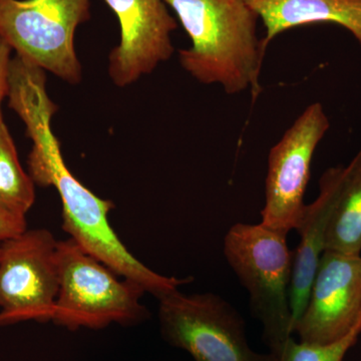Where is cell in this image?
<instances>
[{"label": "cell", "instance_id": "6da1fadb", "mask_svg": "<svg viewBox=\"0 0 361 361\" xmlns=\"http://www.w3.org/2000/svg\"><path fill=\"white\" fill-rule=\"evenodd\" d=\"M8 106L25 123L26 135L32 142L28 174L35 185L54 187L58 191L63 206L61 227L68 238L158 300L193 282L192 277L165 276L149 269L123 245L109 221L115 209L113 202L92 193L66 166L51 130L58 106L47 94L44 82L32 80L16 87L9 97Z\"/></svg>", "mask_w": 361, "mask_h": 361}, {"label": "cell", "instance_id": "7a4b0ae2", "mask_svg": "<svg viewBox=\"0 0 361 361\" xmlns=\"http://www.w3.org/2000/svg\"><path fill=\"white\" fill-rule=\"evenodd\" d=\"M191 45L180 65L197 82L218 85L227 94L261 92L267 45L258 35L259 16L247 0H165Z\"/></svg>", "mask_w": 361, "mask_h": 361}, {"label": "cell", "instance_id": "3957f363", "mask_svg": "<svg viewBox=\"0 0 361 361\" xmlns=\"http://www.w3.org/2000/svg\"><path fill=\"white\" fill-rule=\"evenodd\" d=\"M59 289L52 323L75 331L101 330L111 324L135 326L149 311L142 303L144 289L116 274L73 239L59 240Z\"/></svg>", "mask_w": 361, "mask_h": 361}, {"label": "cell", "instance_id": "277c9868", "mask_svg": "<svg viewBox=\"0 0 361 361\" xmlns=\"http://www.w3.org/2000/svg\"><path fill=\"white\" fill-rule=\"evenodd\" d=\"M224 255L248 292L252 314L263 326V339L271 353H277L293 334V252L287 245V235L261 223H237L226 233Z\"/></svg>", "mask_w": 361, "mask_h": 361}, {"label": "cell", "instance_id": "5b68a950", "mask_svg": "<svg viewBox=\"0 0 361 361\" xmlns=\"http://www.w3.org/2000/svg\"><path fill=\"white\" fill-rule=\"evenodd\" d=\"M90 18V0H0V39L16 56L71 85L80 84L77 28Z\"/></svg>", "mask_w": 361, "mask_h": 361}, {"label": "cell", "instance_id": "8992f818", "mask_svg": "<svg viewBox=\"0 0 361 361\" xmlns=\"http://www.w3.org/2000/svg\"><path fill=\"white\" fill-rule=\"evenodd\" d=\"M158 320L164 341L195 361H279L250 348L243 317L217 294L175 291L159 300Z\"/></svg>", "mask_w": 361, "mask_h": 361}, {"label": "cell", "instance_id": "52a82bcc", "mask_svg": "<svg viewBox=\"0 0 361 361\" xmlns=\"http://www.w3.org/2000/svg\"><path fill=\"white\" fill-rule=\"evenodd\" d=\"M58 242L40 228L0 244V326L52 322L59 289Z\"/></svg>", "mask_w": 361, "mask_h": 361}, {"label": "cell", "instance_id": "ba28073f", "mask_svg": "<svg viewBox=\"0 0 361 361\" xmlns=\"http://www.w3.org/2000/svg\"><path fill=\"white\" fill-rule=\"evenodd\" d=\"M329 129L322 104L313 103L271 148L261 224L286 235L296 229L306 206L313 157Z\"/></svg>", "mask_w": 361, "mask_h": 361}, {"label": "cell", "instance_id": "9c48e42d", "mask_svg": "<svg viewBox=\"0 0 361 361\" xmlns=\"http://www.w3.org/2000/svg\"><path fill=\"white\" fill-rule=\"evenodd\" d=\"M118 18L120 42L109 56V75L125 87L172 58L178 21L165 0H104Z\"/></svg>", "mask_w": 361, "mask_h": 361}, {"label": "cell", "instance_id": "30bf717a", "mask_svg": "<svg viewBox=\"0 0 361 361\" xmlns=\"http://www.w3.org/2000/svg\"><path fill=\"white\" fill-rule=\"evenodd\" d=\"M360 313L361 256L325 250L293 334L306 343H329L349 334Z\"/></svg>", "mask_w": 361, "mask_h": 361}, {"label": "cell", "instance_id": "8fae6325", "mask_svg": "<svg viewBox=\"0 0 361 361\" xmlns=\"http://www.w3.org/2000/svg\"><path fill=\"white\" fill-rule=\"evenodd\" d=\"M338 166L324 171L319 179V193L312 203L304 208L296 231L300 236V243L293 252L290 283V307L292 332L302 314L311 286L323 253L325 251L327 227L334 200H336Z\"/></svg>", "mask_w": 361, "mask_h": 361}, {"label": "cell", "instance_id": "7c38bea8", "mask_svg": "<svg viewBox=\"0 0 361 361\" xmlns=\"http://www.w3.org/2000/svg\"><path fill=\"white\" fill-rule=\"evenodd\" d=\"M265 28L269 45L278 35L299 26L336 25L353 35L361 47V0H247Z\"/></svg>", "mask_w": 361, "mask_h": 361}, {"label": "cell", "instance_id": "4fadbf2b", "mask_svg": "<svg viewBox=\"0 0 361 361\" xmlns=\"http://www.w3.org/2000/svg\"><path fill=\"white\" fill-rule=\"evenodd\" d=\"M325 250L361 256V149L348 165H338Z\"/></svg>", "mask_w": 361, "mask_h": 361}, {"label": "cell", "instance_id": "5bb4252c", "mask_svg": "<svg viewBox=\"0 0 361 361\" xmlns=\"http://www.w3.org/2000/svg\"><path fill=\"white\" fill-rule=\"evenodd\" d=\"M35 182L23 170L6 123H0V206L25 217L35 202Z\"/></svg>", "mask_w": 361, "mask_h": 361}, {"label": "cell", "instance_id": "9a60e30c", "mask_svg": "<svg viewBox=\"0 0 361 361\" xmlns=\"http://www.w3.org/2000/svg\"><path fill=\"white\" fill-rule=\"evenodd\" d=\"M360 334L361 313L353 330L338 341L326 344H311L297 342L291 337L285 342L283 348L272 353L279 361H343L349 349L355 345Z\"/></svg>", "mask_w": 361, "mask_h": 361}, {"label": "cell", "instance_id": "2e32d148", "mask_svg": "<svg viewBox=\"0 0 361 361\" xmlns=\"http://www.w3.org/2000/svg\"><path fill=\"white\" fill-rule=\"evenodd\" d=\"M27 229L25 217L9 212L0 206V244Z\"/></svg>", "mask_w": 361, "mask_h": 361}, {"label": "cell", "instance_id": "e0dca14e", "mask_svg": "<svg viewBox=\"0 0 361 361\" xmlns=\"http://www.w3.org/2000/svg\"><path fill=\"white\" fill-rule=\"evenodd\" d=\"M11 52V47L4 39H0V123L4 122L1 106L8 92V68Z\"/></svg>", "mask_w": 361, "mask_h": 361}]
</instances>
